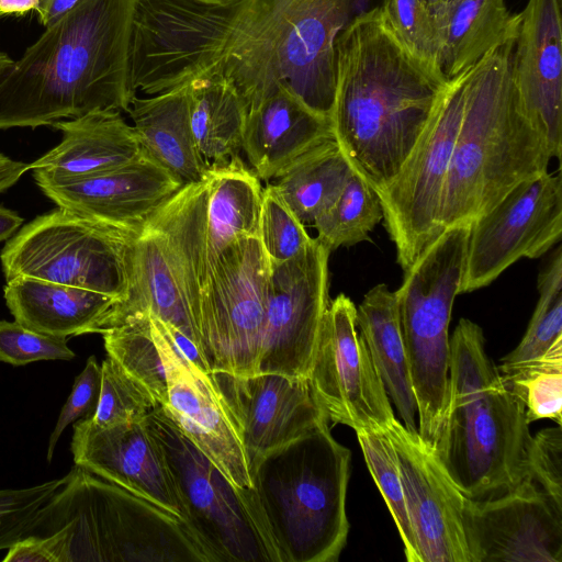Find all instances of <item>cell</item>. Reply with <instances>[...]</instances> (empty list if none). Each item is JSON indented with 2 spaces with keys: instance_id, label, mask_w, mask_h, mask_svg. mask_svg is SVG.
I'll return each instance as SVG.
<instances>
[{
  "instance_id": "6da1fadb",
  "label": "cell",
  "mask_w": 562,
  "mask_h": 562,
  "mask_svg": "<svg viewBox=\"0 0 562 562\" xmlns=\"http://www.w3.org/2000/svg\"><path fill=\"white\" fill-rule=\"evenodd\" d=\"M357 1L137 0L132 89L154 95L218 77L247 111L283 87L330 119L336 41Z\"/></svg>"
},
{
  "instance_id": "7a4b0ae2",
  "label": "cell",
  "mask_w": 562,
  "mask_h": 562,
  "mask_svg": "<svg viewBox=\"0 0 562 562\" xmlns=\"http://www.w3.org/2000/svg\"><path fill=\"white\" fill-rule=\"evenodd\" d=\"M445 85L402 47L379 5L356 14L339 34L333 134L375 192L398 172Z\"/></svg>"
},
{
  "instance_id": "3957f363",
  "label": "cell",
  "mask_w": 562,
  "mask_h": 562,
  "mask_svg": "<svg viewBox=\"0 0 562 562\" xmlns=\"http://www.w3.org/2000/svg\"><path fill=\"white\" fill-rule=\"evenodd\" d=\"M137 0H81L0 75V130L128 112Z\"/></svg>"
},
{
  "instance_id": "277c9868",
  "label": "cell",
  "mask_w": 562,
  "mask_h": 562,
  "mask_svg": "<svg viewBox=\"0 0 562 562\" xmlns=\"http://www.w3.org/2000/svg\"><path fill=\"white\" fill-rule=\"evenodd\" d=\"M530 440L525 406L486 353L482 328L461 318L450 337L447 411L429 451L465 498L483 502L528 479Z\"/></svg>"
},
{
  "instance_id": "5b68a950",
  "label": "cell",
  "mask_w": 562,
  "mask_h": 562,
  "mask_svg": "<svg viewBox=\"0 0 562 562\" xmlns=\"http://www.w3.org/2000/svg\"><path fill=\"white\" fill-rule=\"evenodd\" d=\"M515 41L463 71L464 100L443 189L440 231L471 224L520 182L548 171L542 132L521 110L512 81Z\"/></svg>"
},
{
  "instance_id": "8992f818",
  "label": "cell",
  "mask_w": 562,
  "mask_h": 562,
  "mask_svg": "<svg viewBox=\"0 0 562 562\" xmlns=\"http://www.w3.org/2000/svg\"><path fill=\"white\" fill-rule=\"evenodd\" d=\"M350 459V450L324 420L249 469L251 491L279 562L339 559L349 532Z\"/></svg>"
},
{
  "instance_id": "52a82bcc",
  "label": "cell",
  "mask_w": 562,
  "mask_h": 562,
  "mask_svg": "<svg viewBox=\"0 0 562 562\" xmlns=\"http://www.w3.org/2000/svg\"><path fill=\"white\" fill-rule=\"evenodd\" d=\"M66 476L27 533L54 535L63 562H209L179 518L79 465Z\"/></svg>"
},
{
  "instance_id": "ba28073f",
  "label": "cell",
  "mask_w": 562,
  "mask_h": 562,
  "mask_svg": "<svg viewBox=\"0 0 562 562\" xmlns=\"http://www.w3.org/2000/svg\"><path fill=\"white\" fill-rule=\"evenodd\" d=\"M207 196L206 178L183 184L147 220L131 244L126 299L114 305L99 334L147 314L179 330L202 353L198 318L206 276Z\"/></svg>"
},
{
  "instance_id": "9c48e42d",
  "label": "cell",
  "mask_w": 562,
  "mask_h": 562,
  "mask_svg": "<svg viewBox=\"0 0 562 562\" xmlns=\"http://www.w3.org/2000/svg\"><path fill=\"white\" fill-rule=\"evenodd\" d=\"M471 224L445 228L404 272L395 291L417 405L418 435L431 450L449 398V324L460 294Z\"/></svg>"
},
{
  "instance_id": "30bf717a",
  "label": "cell",
  "mask_w": 562,
  "mask_h": 562,
  "mask_svg": "<svg viewBox=\"0 0 562 562\" xmlns=\"http://www.w3.org/2000/svg\"><path fill=\"white\" fill-rule=\"evenodd\" d=\"M145 423L164 453L184 524L209 562H279L251 487L234 486L162 405Z\"/></svg>"
},
{
  "instance_id": "8fae6325",
  "label": "cell",
  "mask_w": 562,
  "mask_h": 562,
  "mask_svg": "<svg viewBox=\"0 0 562 562\" xmlns=\"http://www.w3.org/2000/svg\"><path fill=\"white\" fill-rule=\"evenodd\" d=\"M135 235L57 206L9 238L0 254L2 272L5 281L34 278L99 292L121 303L128 292Z\"/></svg>"
},
{
  "instance_id": "7c38bea8",
  "label": "cell",
  "mask_w": 562,
  "mask_h": 562,
  "mask_svg": "<svg viewBox=\"0 0 562 562\" xmlns=\"http://www.w3.org/2000/svg\"><path fill=\"white\" fill-rule=\"evenodd\" d=\"M270 262L258 237H240L206 265L198 333L210 372L258 374Z\"/></svg>"
},
{
  "instance_id": "4fadbf2b",
  "label": "cell",
  "mask_w": 562,
  "mask_h": 562,
  "mask_svg": "<svg viewBox=\"0 0 562 562\" xmlns=\"http://www.w3.org/2000/svg\"><path fill=\"white\" fill-rule=\"evenodd\" d=\"M464 100L463 71L447 81L396 176L376 192L405 272L441 234L440 206Z\"/></svg>"
},
{
  "instance_id": "5bb4252c",
  "label": "cell",
  "mask_w": 562,
  "mask_h": 562,
  "mask_svg": "<svg viewBox=\"0 0 562 562\" xmlns=\"http://www.w3.org/2000/svg\"><path fill=\"white\" fill-rule=\"evenodd\" d=\"M561 235V175L520 182L471 223L460 294L488 285L521 258L541 257Z\"/></svg>"
},
{
  "instance_id": "9a60e30c",
  "label": "cell",
  "mask_w": 562,
  "mask_h": 562,
  "mask_svg": "<svg viewBox=\"0 0 562 562\" xmlns=\"http://www.w3.org/2000/svg\"><path fill=\"white\" fill-rule=\"evenodd\" d=\"M355 303L344 293L329 301L308 375L328 420L385 429L395 418L383 382L356 324Z\"/></svg>"
},
{
  "instance_id": "2e32d148",
  "label": "cell",
  "mask_w": 562,
  "mask_h": 562,
  "mask_svg": "<svg viewBox=\"0 0 562 562\" xmlns=\"http://www.w3.org/2000/svg\"><path fill=\"white\" fill-rule=\"evenodd\" d=\"M330 254L314 237L297 257L270 265L258 374L308 379L322 322L330 301Z\"/></svg>"
},
{
  "instance_id": "e0dca14e",
  "label": "cell",
  "mask_w": 562,
  "mask_h": 562,
  "mask_svg": "<svg viewBox=\"0 0 562 562\" xmlns=\"http://www.w3.org/2000/svg\"><path fill=\"white\" fill-rule=\"evenodd\" d=\"M149 317L167 375L168 402L164 407L181 431L234 486L251 487L241 438L211 372L202 370L182 353L165 323Z\"/></svg>"
},
{
  "instance_id": "ac0fdd59",
  "label": "cell",
  "mask_w": 562,
  "mask_h": 562,
  "mask_svg": "<svg viewBox=\"0 0 562 562\" xmlns=\"http://www.w3.org/2000/svg\"><path fill=\"white\" fill-rule=\"evenodd\" d=\"M471 562H562V510L530 480L499 497H464Z\"/></svg>"
},
{
  "instance_id": "d6986e66",
  "label": "cell",
  "mask_w": 562,
  "mask_h": 562,
  "mask_svg": "<svg viewBox=\"0 0 562 562\" xmlns=\"http://www.w3.org/2000/svg\"><path fill=\"white\" fill-rule=\"evenodd\" d=\"M211 376L237 426L249 469L265 454L328 420L308 379L276 373L211 372Z\"/></svg>"
},
{
  "instance_id": "ffe728a7",
  "label": "cell",
  "mask_w": 562,
  "mask_h": 562,
  "mask_svg": "<svg viewBox=\"0 0 562 562\" xmlns=\"http://www.w3.org/2000/svg\"><path fill=\"white\" fill-rule=\"evenodd\" d=\"M398 460L420 562H471L462 512L464 496L424 445L394 418L385 428Z\"/></svg>"
},
{
  "instance_id": "44dd1931",
  "label": "cell",
  "mask_w": 562,
  "mask_h": 562,
  "mask_svg": "<svg viewBox=\"0 0 562 562\" xmlns=\"http://www.w3.org/2000/svg\"><path fill=\"white\" fill-rule=\"evenodd\" d=\"M74 462L184 522V510L164 453L145 418L108 427L74 423Z\"/></svg>"
},
{
  "instance_id": "7402d4cb",
  "label": "cell",
  "mask_w": 562,
  "mask_h": 562,
  "mask_svg": "<svg viewBox=\"0 0 562 562\" xmlns=\"http://www.w3.org/2000/svg\"><path fill=\"white\" fill-rule=\"evenodd\" d=\"M35 183L58 207L132 234L183 186L143 148L136 159L104 172Z\"/></svg>"
},
{
  "instance_id": "603a6c76",
  "label": "cell",
  "mask_w": 562,
  "mask_h": 562,
  "mask_svg": "<svg viewBox=\"0 0 562 562\" xmlns=\"http://www.w3.org/2000/svg\"><path fill=\"white\" fill-rule=\"evenodd\" d=\"M512 56V81L526 116L562 154L561 0H528Z\"/></svg>"
},
{
  "instance_id": "cb8c5ba5",
  "label": "cell",
  "mask_w": 562,
  "mask_h": 562,
  "mask_svg": "<svg viewBox=\"0 0 562 562\" xmlns=\"http://www.w3.org/2000/svg\"><path fill=\"white\" fill-rule=\"evenodd\" d=\"M61 142L30 164L35 181L64 182L104 172L136 159L142 146L116 110H95L54 122Z\"/></svg>"
},
{
  "instance_id": "d4e9b609",
  "label": "cell",
  "mask_w": 562,
  "mask_h": 562,
  "mask_svg": "<svg viewBox=\"0 0 562 562\" xmlns=\"http://www.w3.org/2000/svg\"><path fill=\"white\" fill-rule=\"evenodd\" d=\"M334 137L329 117L283 87L247 113L243 153L261 181H272L295 158Z\"/></svg>"
},
{
  "instance_id": "484cf974",
  "label": "cell",
  "mask_w": 562,
  "mask_h": 562,
  "mask_svg": "<svg viewBox=\"0 0 562 562\" xmlns=\"http://www.w3.org/2000/svg\"><path fill=\"white\" fill-rule=\"evenodd\" d=\"M3 296L15 322L31 330L65 338L98 334L119 303L99 292L27 277L8 280Z\"/></svg>"
},
{
  "instance_id": "4316f807",
  "label": "cell",
  "mask_w": 562,
  "mask_h": 562,
  "mask_svg": "<svg viewBox=\"0 0 562 562\" xmlns=\"http://www.w3.org/2000/svg\"><path fill=\"white\" fill-rule=\"evenodd\" d=\"M439 43V70L449 81L518 34L520 14L505 0H441L430 4Z\"/></svg>"
},
{
  "instance_id": "83f0119b",
  "label": "cell",
  "mask_w": 562,
  "mask_h": 562,
  "mask_svg": "<svg viewBox=\"0 0 562 562\" xmlns=\"http://www.w3.org/2000/svg\"><path fill=\"white\" fill-rule=\"evenodd\" d=\"M127 113L142 148L183 184L206 178L211 164L201 155L192 133L186 87L137 94Z\"/></svg>"
},
{
  "instance_id": "f1b7e54d",
  "label": "cell",
  "mask_w": 562,
  "mask_h": 562,
  "mask_svg": "<svg viewBox=\"0 0 562 562\" xmlns=\"http://www.w3.org/2000/svg\"><path fill=\"white\" fill-rule=\"evenodd\" d=\"M356 324L402 424L408 431L418 432L417 405L402 337L396 292L385 283L370 289L357 307Z\"/></svg>"
},
{
  "instance_id": "f546056e",
  "label": "cell",
  "mask_w": 562,
  "mask_h": 562,
  "mask_svg": "<svg viewBox=\"0 0 562 562\" xmlns=\"http://www.w3.org/2000/svg\"><path fill=\"white\" fill-rule=\"evenodd\" d=\"M206 265L240 237H258L263 187L240 156L211 164L207 172Z\"/></svg>"
},
{
  "instance_id": "4dcf8cb0",
  "label": "cell",
  "mask_w": 562,
  "mask_h": 562,
  "mask_svg": "<svg viewBox=\"0 0 562 562\" xmlns=\"http://www.w3.org/2000/svg\"><path fill=\"white\" fill-rule=\"evenodd\" d=\"M355 173L334 137L295 158L272 181L279 196L305 225L328 210Z\"/></svg>"
},
{
  "instance_id": "1f68e13d",
  "label": "cell",
  "mask_w": 562,
  "mask_h": 562,
  "mask_svg": "<svg viewBox=\"0 0 562 562\" xmlns=\"http://www.w3.org/2000/svg\"><path fill=\"white\" fill-rule=\"evenodd\" d=\"M192 133L201 155L222 164L243 150L247 106L223 78H200L186 86Z\"/></svg>"
},
{
  "instance_id": "d6a6232c",
  "label": "cell",
  "mask_w": 562,
  "mask_h": 562,
  "mask_svg": "<svg viewBox=\"0 0 562 562\" xmlns=\"http://www.w3.org/2000/svg\"><path fill=\"white\" fill-rule=\"evenodd\" d=\"M101 335L108 356L159 405H166L167 375L149 315L130 316Z\"/></svg>"
},
{
  "instance_id": "836d02e7",
  "label": "cell",
  "mask_w": 562,
  "mask_h": 562,
  "mask_svg": "<svg viewBox=\"0 0 562 562\" xmlns=\"http://www.w3.org/2000/svg\"><path fill=\"white\" fill-rule=\"evenodd\" d=\"M498 370L505 385L524 404L526 418L562 422V339L543 355L529 360L503 362Z\"/></svg>"
},
{
  "instance_id": "e575fe53",
  "label": "cell",
  "mask_w": 562,
  "mask_h": 562,
  "mask_svg": "<svg viewBox=\"0 0 562 562\" xmlns=\"http://www.w3.org/2000/svg\"><path fill=\"white\" fill-rule=\"evenodd\" d=\"M382 220L376 192L355 172L333 205L312 225L316 238L334 251L341 246L370 241L369 233Z\"/></svg>"
},
{
  "instance_id": "d590c367",
  "label": "cell",
  "mask_w": 562,
  "mask_h": 562,
  "mask_svg": "<svg viewBox=\"0 0 562 562\" xmlns=\"http://www.w3.org/2000/svg\"><path fill=\"white\" fill-rule=\"evenodd\" d=\"M356 432L367 467L401 536L405 558L408 562H420L394 446L385 429H363Z\"/></svg>"
},
{
  "instance_id": "8d00e7d4",
  "label": "cell",
  "mask_w": 562,
  "mask_h": 562,
  "mask_svg": "<svg viewBox=\"0 0 562 562\" xmlns=\"http://www.w3.org/2000/svg\"><path fill=\"white\" fill-rule=\"evenodd\" d=\"M539 299L518 346L503 358L514 363L543 355L562 339V250L557 248L538 277Z\"/></svg>"
},
{
  "instance_id": "74e56055",
  "label": "cell",
  "mask_w": 562,
  "mask_h": 562,
  "mask_svg": "<svg viewBox=\"0 0 562 562\" xmlns=\"http://www.w3.org/2000/svg\"><path fill=\"white\" fill-rule=\"evenodd\" d=\"M379 8L402 47L445 81L439 70L438 35L428 0H382Z\"/></svg>"
},
{
  "instance_id": "f35d334b",
  "label": "cell",
  "mask_w": 562,
  "mask_h": 562,
  "mask_svg": "<svg viewBox=\"0 0 562 562\" xmlns=\"http://www.w3.org/2000/svg\"><path fill=\"white\" fill-rule=\"evenodd\" d=\"M258 239L270 265L297 257L314 240L307 234L305 225L279 196L271 182L263 187Z\"/></svg>"
},
{
  "instance_id": "ab89813d",
  "label": "cell",
  "mask_w": 562,
  "mask_h": 562,
  "mask_svg": "<svg viewBox=\"0 0 562 562\" xmlns=\"http://www.w3.org/2000/svg\"><path fill=\"white\" fill-rule=\"evenodd\" d=\"M159 404L109 356L101 363V391L91 422L99 427L139 420Z\"/></svg>"
},
{
  "instance_id": "60d3db41",
  "label": "cell",
  "mask_w": 562,
  "mask_h": 562,
  "mask_svg": "<svg viewBox=\"0 0 562 562\" xmlns=\"http://www.w3.org/2000/svg\"><path fill=\"white\" fill-rule=\"evenodd\" d=\"M66 479L21 490H0V550L9 549L27 536L40 510Z\"/></svg>"
},
{
  "instance_id": "b9f144b4",
  "label": "cell",
  "mask_w": 562,
  "mask_h": 562,
  "mask_svg": "<svg viewBox=\"0 0 562 562\" xmlns=\"http://www.w3.org/2000/svg\"><path fill=\"white\" fill-rule=\"evenodd\" d=\"M67 338L31 330L18 322L0 321V361L24 366L41 360H72Z\"/></svg>"
},
{
  "instance_id": "7bdbcfd3",
  "label": "cell",
  "mask_w": 562,
  "mask_h": 562,
  "mask_svg": "<svg viewBox=\"0 0 562 562\" xmlns=\"http://www.w3.org/2000/svg\"><path fill=\"white\" fill-rule=\"evenodd\" d=\"M527 474L562 510V428L539 430L531 440L527 456Z\"/></svg>"
},
{
  "instance_id": "ee69618b",
  "label": "cell",
  "mask_w": 562,
  "mask_h": 562,
  "mask_svg": "<svg viewBox=\"0 0 562 562\" xmlns=\"http://www.w3.org/2000/svg\"><path fill=\"white\" fill-rule=\"evenodd\" d=\"M101 391V366L90 356L85 369L76 376L70 395L63 406L49 437L47 461L53 459L55 446L65 428L79 418H91L97 409Z\"/></svg>"
},
{
  "instance_id": "f6af8a7d",
  "label": "cell",
  "mask_w": 562,
  "mask_h": 562,
  "mask_svg": "<svg viewBox=\"0 0 562 562\" xmlns=\"http://www.w3.org/2000/svg\"><path fill=\"white\" fill-rule=\"evenodd\" d=\"M30 170V164L16 161L0 153V193L4 192Z\"/></svg>"
},
{
  "instance_id": "bcb514c9",
  "label": "cell",
  "mask_w": 562,
  "mask_h": 562,
  "mask_svg": "<svg viewBox=\"0 0 562 562\" xmlns=\"http://www.w3.org/2000/svg\"><path fill=\"white\" fill-rule=\"evenodd\" d=\"M81 0H41L38 21L43 26H47L74 8Z\"/></svg>"
},
{
  "instance_id": "7dc6e473",
  "label": "cell",
  "mask_w": 562,
  "mask_h": 562,
  "mask_svg": "<svg viewBox=\"0 0 562 562\" xmlns=\"http://www.w3.org/2000/svg\"><path fill=\"white\" fill-rule=\"evenodd\" d=\"M22 223L23 218L16 212L0 205V241L11 238Z\"/></svg>"
},
{
  "instance_id": "c3c4849f",
  "label": "cell",
  "mask_w": 562,
  "mask_h": 562,
  "mask_svg": "<svg viewBox=\"0 0 562 562\" xmlns=\"http://www.w3.org/2000/svg\"><path fill=\"white\" fill-rule=\"evenodd\" d=\"M41 0H0V16L37 11Z\"/></svg>"
},
{
  "instance_id": "681fc988",
  "label": "cell",
  "mask_w": 562,
  "mask_h": 562,
  "mask_svg": "<svg viewBox=\"0 0 562 562\" xmlns=\"http://www.w3.org/2000/svg\"><path fill=\"white\" fill-rule=\"evenodd\" d=\"M14 59H12L8 54L0 52V75L13 63Z\"/></svg>"
},
{
  "instance_id": "f907efd6",
  "label": "cell",
  "mask_w": 562,
  "mask_h": 562,
  "mask_svg": "<svg viewBox=\"0 0 562 562\" xmlns=\"http://www.w3.org/2000/svg\"><path fill=\"white\" fill-rule=\"evenodd\" d=\"M438 1H441V0H428V2L431 4V3H435V2H438Z\"/></svg>"
},
{
  "instance_id": "816d5d0a",
  "label": "cell",
  "mask_w": 562,
  "mask_h": 562,
  "mask_svg": "<svg viewBox=\"0 0 562 562\" xmlns=\"http://www.w3.org/2000/svg\"><path fill=\"white\" fill-rule=\"evenodd\" d=\"M207 1H224V0H207Z\"/></svg>"
}]
</instances>
